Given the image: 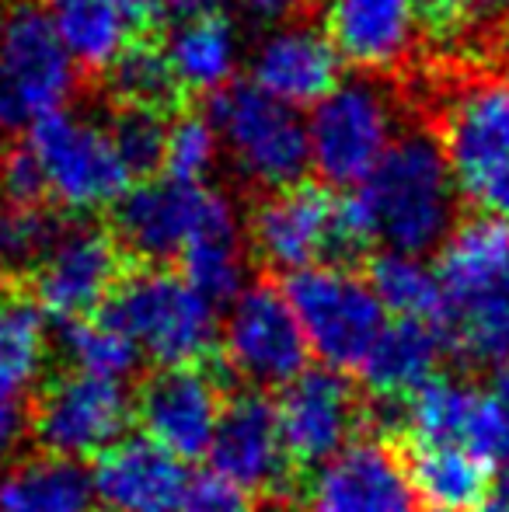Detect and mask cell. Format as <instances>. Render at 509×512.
I'll return each mask as SVG.
<instances>
[{
	"label": "cell",
	"mask_w": 509,
	"mask_h": 512,
	"mask_svg": "<svg viewBox=\"0 0 509 512\" xmlns=\"http://www.w3.org/2000/svg\"><path fill=\"white\" fill-rule=\"evenodd\" d=\"M349 196L370 241L394 255L422 258L443 248L457 227L461 196L440 140L429 129H401L381 164Z\"/></svg>",
	"instance_id": "6da1fadb"
},
{
	"label": "cell",
	"mask_w": 509,
	"mask_h": 512,
	"mask_svg": "<svg viewBox=\"0 0 509 512\" xmlns=\"http://www.w3.org/2000/svg\"><path fill=\"white\" fill-rule=\"evenodd\" d=\"M433 102L457 196L509 227V53L471 70L457 63Z\"/></svg>",
	"instance_id": "7a4b0ae2"
},
{
	"label": "cell",
	"mask_w": 509,
	"mask_h": 512,
	"mask_svg": "<svg viewBox=\"0 0 509 512\" xmlns=\"http://www.w3.org/2000/svg\"><path fill=\"white\" fill-rule=\"evenodd\" d=\"M248 237L258 262L286 276L318 265L353 269L374 248L353 196H335L311 182L269 192L252 209Z\"/></svg>",
	"instance_id": "3957f363"
},
{
	"label": "cell",
	"mask_w": 509,
	"mask_h": 512,
	"mask_svg": "<svg viewBox=\"0 0 509 512\" xmlns=\"http://www.w3.org/2000/svg\"><path fill=\"white\" fill-rule=\"evenodd\" d=\"M102 317L123 331L143 359H154L157 370L206 363L220 342L217 307L192 290L182 272L164 265L129 269Z\"/></svg>",
	"instance_id": "277c9868"
},
{
	"label": "cell",
	"mask_w": 509,
	"mask_h": 512,
	"mask_svg": "<svg viewBox=\"0 0 509 512\" xmlns=\"http://www.w3.org/2000/svg\"><path fill=\"white\" fill-rule=\"evenodd\" d=\"M206 119L231 150L241 175L258 189L283 192L304 182L311 168V140L297 108L276 102L252 81H231L210 95Z\"/></svg>",
	"instance_id": "5b68a950"
},
{
	"label": "cell",
	"mask_w": 509,
	"mask_h": 512,
	"mask_svg": "<svg viewBox=\"0 0 509 512\" xmlns=\"http://www.w3.org/2000/svg\"><path fill=\"white\" fill-rule=\"evenodd\" d=\"M224 230H238L234 209L203 182L150 178L112 206V237L136 265L182 262L192 244Z\"/></svg>",
	"instance_id": "8992f818"
},
{
	"label": "cell",
	"mask_w": 509,
	"mask_h": 512,
	"mask_svg": "<svg viewBox=\"0 0 509 512\" xmlns=\"http://www.w3.org/2000/svg\"><path fill=\"white\" fill-rule=\"evenodd\" d=\"M286 304L293 307L307 349L328 370H363L387 328V310L370 283L353 269H304L286 276Z\"/></svg>",
	"instance_id": "52a82bcc"
},
{
	"label": "cell",
	"mask_w": 509,
	"mask_h": 512,
	"mask_svg": "<svg viewBox=\"0 0 509 512\" xmlns=\"http://www.w3.org/2000/svg\"><path fill=\"white\" fill-rule=\"evenodd\" d=\"M28 150L46 178V196L53 206L74 216H91L116 206L133 189V178L119 161L109 133L77 112H49L28 126Z\"/></svg>",
	"instance_id": "ba28073f"
},
{
	"label": "cell",
	"mask_w": 509,
	"mask_h": 512,
	"mask_svg": "<svg viewBox=\"0 0 509 512\" xmlns=\"http://www.w3.org/2000/svg\"><path fill=\"white\" fill-rule=\"evenodd\" d=\"M307 140L328 189H360L394 143V95L377 77H349L314 105Z\"/></svg>",
	"instance_id": "9c48e42d"
},
{
	"label": "cell",
	"mask_w": 509,
	"mask_h": 512,
	"mask_svg": "<svg viewBox=\"0 0 509 512\" xmlns=\"http://www.w3.org/2000/svg\"><path fill=\"white\" fill-rule=\"evenodd\" d=\"M74 91V63L42 4L0 0V129L60 112Z\"/></svg>",
	"instance_id": "30bf717a"
},
{
	"label": "cell",
	"mask_w": 509,
	"mask_h": 512,
	"mask_svg": "<svg viewBox=\"0 0 509 512\" xmlns=\"http://www.w3.org/2000/svg\"><path fill=\"white\" fill-rule=\"evenodd\" d=\"M217 345L227 370L241 384H248V391H265V387L283 391L307 370V356H311L283 290L265 279L245 286V293L231 304Z\"/></svg>",
	"instance_id": "8fae6325"
},
{
	"label": "cell",
	"mask_w": 509,
	"mask_h": 512,
	"mask_svg": "<svg viewBox=\"0 0 509 512\" xmlns=\"http://www.w3.org/2000/svg\"><path fill=\"white\" fill-rule=\"evenodd\" d=\"M129 418L133 398L123 384L67 370L39 391L28 425L49 457L77 464L84 457H102L119 439H126Z\"/></svg>",
	"instance_id": "7c38bea8"
},
{
	"label": "cell",
	"mask_w": 509,
	"mask_h": 512,
	"mask_svg": "<svg viewBox=\"0 0 509 512\" xmlns=\"http://www.w3.org/2000/svg\"><path fill=\"white\" fill-rule=\"evenodd\" d=\"M126 276V255L112 237V227L74 216L32 276L35 304L60 324L102 314L112 290Z\"/></svg>",
	"instance_id": "4fadbf2b"
},
{
	"label": "cell",
	"mask_w": 509,
	"mask_h": 512,
	"mask_svg": "<svg viewBox=\"0 0 509 512\" xmlns=\"http://www.w3.org/2000/svg\"><path fill=\"white\" fill-rule=\"evenodd\" d=\"M227 391L210 363L168 366L154 370L133 398V418L143 436L178 460H196L210 453L224 415Z\"/></svg>",
	"instance_id": "5bb4252c"
},
{
	"label": "cell",
	"mask_w": 509,
	"mask_h": 512,
	"mask_svg": "<svg viewBox=\"0 0 509 512\" xmlns=\"http://www.w3.org/2000/svg\"><path fill=\"white\" fill-rule=\"evenodd\" d=\"M213 478L248 499H283L293 481V460L279 432L276 401L262 391L227 394L217 436L210 443Z\"/></svg>",
	"instance_id": "9a60e30c"
},
{
	"label": "cell",
	"mask_w": 509,
	"mask_h": 512,
	"mask_svg": "<svg viewBox=\"0 0 509 512\" xmlns=\"http://www.w3.org/2000/svg\"><path fill=\"white\" fill-rule=\"evenodd\" d=\"M276 418L293 467H318L356 439V429L367 422V401L346 373L307 366L283 387Z\"/></svg>",
	"instance_id": "2e32d148"
},
{
	"label": "cell",
	"mask_w": 509,
	"mask_h": 512,
	"mask_svg": "<svg viewBox=\"0 0 509 512\" xmlns=\"http://www.w3.org/2000/svg\"><path fill=\"white\" fill-rule=\"evenodd\" d=\"M307 512H419L405 457L384 436L353 439L314 467L304 488Z\"/></svg>",
	"instance_id": "e0dca14e"
},
{
	"label": "cell",
	"mask_w": 509,
	"mask_h": 512,
	"mask_svg": "<svg viewBox=\"0 0 509 512\" xmlns=\"http://www.w3.org/2000/svg\"><path fill=\"white\" fill-rule=\"evenodd\" d=\"M98 506L109 512H175L192 474L147 436L119 439L91 467Z\"/></svg>",
	"instance_id": "ac0fdd59"
},
{
	"label": "cell",
	"mask_w": 509,
	"mask_h": 512,
	"mask_svg": "<svg viewBox=\"0 0 509 512\" xmlns=\"http://www.w3.org/2000/svg\"><path fill=\"white\" fill-rule=\"evenodd\" d=\"M339 53L321 28L297 21L258 46L252 60L255 88L290 108L318 105L339 88Z\"/></svg>",
	"instance_id": "d6986e66"
},
{
	"label": "cell",
	"mask_w": 509,
	"mask_h": 512,
	"mask_svg": "<svg viewBox=\"0 0 509 512\" xmlns=\"http://www.w3.org/2000/svg\"><path fill=\"white\" fill-rule=\"evenodd\" d=\"M325 35L339 60L360 70H391L412 46V0H325Z\"/></svg>",
	"instance_id": "ffe728a7"
},
{
	"label": "cell",
	"mask_w": 509,
	"mask_h": 512,
	"mask_svg": "<svg viewBox=\"0 0 509 512\" xmlns=\"http://www.w3.org/2000/svg\"><path fill=\"white\" fill-rule=\"evenodd\" d=\"M443 352H450L447 335L436 324L422 321H387L374 352L363 363V384L377 405H401L415 391L440 377Z\"/></svg>",
	"instance_id": "44dd1931"
},
{
	"label": "cell",
	"mask_w": 509,
	"mask_h": 512,
	"mask_svg": "<svg viewBox=\"0 0 509 512\" xmlns=\"http://www.w3.org/2000/svg\"><path fill=\"white\" fill-rule=\"evenodd\" d=\"M408 478L433 512H478L496 492V467L468 446H412Z\"/></svg>",
	"instance_id": "7402d4cb"
},
{
	"label": "cell",
	"mask_w": 509,
	"mask_h": 512,
	"mask_svg": "<svg viewBox=\"0 0 509 512\" xmlns=\"http://www.w3.org/2000/svg\"><path fill=\"white\" fill-rule=\"evenodd\" d=\"M440 276L447 314L468 304L471 297L492 286L509 269V227L492 216H471L457 223L440 248V262L433 265Z\"/></svg>",
	"instance_id": "603a6c76"
},
{
	"label": "cell",
	"mask_w": 509,
	"mask_h": 512,
	"mask_svg": "<svg viewBox=\"0 0 509 512\" xmlns=\"http://www.w3.org/2000/svg\"><path fill=\"white\" fill-rule=\"evenodd\" d=\"M0 512H102L91 471L74 460L28 457L0 478Z\"/></svg>",
	"instance_id": "cb8c5ba5"
},
{
	"label": "cell",
	"mask_w": 509,
	"mask_h": 512,
	"mask_svg": "<svg viewBox=\"0 0 509 512\" xmlns=\"http://www.w3.org/2000/svg\"><path fill=\"white\" fill-rule=\"evenodd\" d=\"M429 39L478 63L509 53V0H412Z\"/></svg>",
	"instance_id": "d4e9b609"
},
{
	"label": "cell",
	"mask_w": 509,
	"mask_h": 512,
	"mask_svg": "<svg viewBox=\"0 0 509 512\" xmlns=\"http://www.w3.org/2000/svg\"><path fill=\"white\" fill-rule=\"evenodd\" d=\"M102 84L109 91V102L116 105L147 108L164 119H178L182 112H189V91L171 70L161 39L126 42L123 53L102 74Z\"/></svg>",
	"instance_id": "484cf974"
},
{
	"label": "cell",
	"mask_w": 509,
	"mask_h": 512,
	"mask_svg": "<svg viewBox=\"0 0 509 512\" xmlns=\"http://www.w3.org/2000/svg\"><path fill=\"white\" fill-rule=\"evenodd\" d=\"M478 387L457 377H436L401 405H377L387 422L412 439V446H468Z\"/></svg>",
	"instance_id": "4316f807"
},
{
	"label": "cell",
	"mask_w": 509,
	"mask_h": 512,
	"mask_svg": "<svg viewBox=\"0 0 509 512\" xmlns=\"http://www.w3.org/2000/svg\"><path fill=\"white\" fill-rule=\"evenodd\" d=\"M164 53L182 81V88L192 95H217L220 88L231 84L234 74V28L224 14L213 18L185 21V25H171L164 35Z\"/></svg>",
	"instance_id": "83f0119b"
},
{
	"label": "cell",
	"mask_w": 509,
	"mask_h": 512,
	"mask_svg": "<svg viewBox=\"0 0 509 512\" xmlns=\"http://www.w3.org/2000/svg\"><path fill=\"white\" fill-rule=\"evenodd\" d=\"M42 11L70 63L84 67L91 77H102L129 42L112 0H42Z\"/></svg>",
	"instance_id": "f1b7e54d"
},
{
	"label": "cell",
	"mask_w": 509,
	"mask_h": 512,
	"mask_svg": "<svg viewBox=\"0 0 509 512\" xmlns=\"http://www.w3.org/2000/svg\"><path fill=\"white\" fill-rule=\"evenodd\" d=\"M367 269L370 290L377 293L387 314H394V321H422L436 328L447 324V297H443L440 276L422 258L377 251Z\"/></svg>",
	"instance_id": "f546056e"
},
{
	"label": "cell",
	"mask_w": 509,
	"mask_h": 512,
	"mask_svg": "<svg viewBox=\"0 0 509 512\" xmlns=\"http://www.w3.org/2000/svg\"><path fill=\"white\" fill-rule=\"evenodd\" d=\"M49 359L46 314L25 293H0V391L25 398Z\"/></svg>",
	"instance_id": "4dcf8cb0"
},
{
	"label": "cell",
	"mask_w": 509,
	"mask_h": 512,
	"mask_svg": "<svg viewBox=\"0 0 509 512\" xmlns=\"http://www.w3.org/2000/svg\"><path fill=\"white\" fill-rule=\"evenodd\" d=\"M443 335L450 352L468 363H509V269L468 304L450 310Z\"/></svg>",
	"instance_id": "1f68e13d"
},
{
	"label": "cell",
	"mask_w": 509,
	"mask_h": 512,
	"mask_svg": "<svg viewBox=\"0 0 509 512\" xmlns=\"http://www.w3.org/2000/svg\"><path fill=\"white\" fill-rule=\"evenodd\" d=\"M60 349L74 373H88V377L112 380V384H123L143 359L136 345L102 314L63 324Z\"/></svg>",
	"instance_id": "d6a6232c"
},
{
	"label": "cell",
	"mask_w": 509,
	"mask_h": 512,
	"mask_svg": "<svg viewBox=\"0 0 509 512\" xmlns=\"http://www.w3.org/2000/svg\"><path fill=\"white\" fill-rule=\"evenodd\" d=\"M63 223L49 206H0V283L35 276Z\"/></svg>",
	"instance_id": "836d02e7"
},
{
	"label": "cell",
	"mask_w": 509,
	"mask_h": 512,
	"mask_svg": "<svg viewBox=\"0 0 509 512\" xmlns=\"http://www.w3.org/2000/svg\"><path fill=\"white\" fill-rule=\"evenodd\" d=\"M182 276L213 307L234 304L245 293V248L238 230L210 234L182 255Z\"/></svg>",
	"instance_id": "e575fe53"
},
{
	"label": "cell",
	"mask_w": 509,
	"mask_h": 512,
	"mask_svg": "<svg viewBox=\"0 0 509 512\" xmlns=\"http://www.w3.org/2000/svg\"><path fill=\"white\" fill-rule=\"evenodd\" d=\"M168 126L171 119L147 108L116 105L109 102L105 115V133L116 147L119 161L129 171L133 182H150L157 171H164V147H168Z\"/></svg>",
	"instance_id": "d590c367"
},
{
	"label": "cell",
	"mask_w": 509,
	"mask_h": 512,
	"mask_svg": "<svg viewBox=\"0 0 509 512\" xmlns=\"http://www.w3.org/2000/svg\"><path fill=\"white\" fill-rule=\"evenodd\" d=\"M468 450H475L496 471L509 467V363L492 366L485 387H478Z\"/></svg>",
	"instance_id": "8d00e7d4"
},
{
	"label": "cell",
	"mask_w": 509,
	"mask_h": 512,
	"mask_svg": "<svg viewBox=\"0 0 509 512\" xmlns=\"http://www.w3.org/2000/svg\"><path fill=\"white\" fill-rule=\"evenodd\" d=\"M217 129L199 112H182L168 126V147H164V178L178 182H199L217 161Z\"/></svg>",
	"instance_id": "74e56055"
},
{
	"label": "cell",
	"mask_w": 509,
	"mask_h": 512,
	"mask_svg": "<svg viewBox=\"0 0 509 512\" xmlns=\"http://www.w3.org/2000/svg\"><path fill=\"white\" fill-rule=\"evenodd\" d=\"M0 199L4 206H46V178L28 150V143H14L11 150L0 154Z\"/></svg>",
	"instance_id": "f35d334b"
},
{
	"label": "cell",
	"mask_w": 509,
	"mask_h": 512,
	"mask_svg": "<svg viewBox=\"0 0 509 512\" xmlns=\"http://www.w3.org/2000/svg\"><path fill=\"white\" fill-rule=\"evenodd\" d=\"M175 512H255V509L252 499L241 495L238 488L224 485L213 474H203V478H192L189 492L182 495Z\"/></svg>",
	"instance_id": "ab89813d"
},
{
	"label": "cell",
	"mask_w": 509,
	"mask_h": 512,
	"mask_svg": "<svg viewBox=\"0 0 509 512\" xmlns=\"http://www.w3.org/2000/svg\"><path fill=\"white\" fill-rule=\"evenodd\" d=\"M25 429H28L25 398L0 391V460H7L14 450H18V443H21V436H25Z\"/></svg>",
	"instance_id": "60d3db41"
},
{
	"label": "cell",
	"mask_w": 509,
	"mask_h": 512,
	"mask_svg": "<svg viewBox=\"0 0 509 512\" xmlns=\"http://www.w3.org/2000/svg\"><path fill=\"white\" fill-rule=\"evenodd\" d=\"M224 14V0H164V25H185V21Z\"/></svg>",
	"instance_id": "b9f144b4"
},
{
	"label": "cell",
	"mask_w": 509,
	"mask_h": 512,
	"mask_svg": "<svg viewBox=\"0 0 509 512\" xmlns=\"http://www.w3.org/2000/svg\"><path fill=\"white\" fill-rule=\"evenodd\" d=\"M245 4L252 7L255 14H265V18H290V14L311 18L321 0H245Z\"/></svg>",
	"instance_id": "7bdbcfd3"
},
{
	"label": "cell",
	"mask_w": 509,
	"mask_h": 512,
	"mask_svg": "<svg viewBox=\"0 0 509 512\" xmlns=\"http://www.w3.org/2000/svg\"><path fill=\"white\" fill-rule=\"evenodd\" d=\"M478 512H509V495H503V492H492V499L485 502L482 509Z\"/></svg>",
	"instance_id": "ee69618b"
}]
</instances>
